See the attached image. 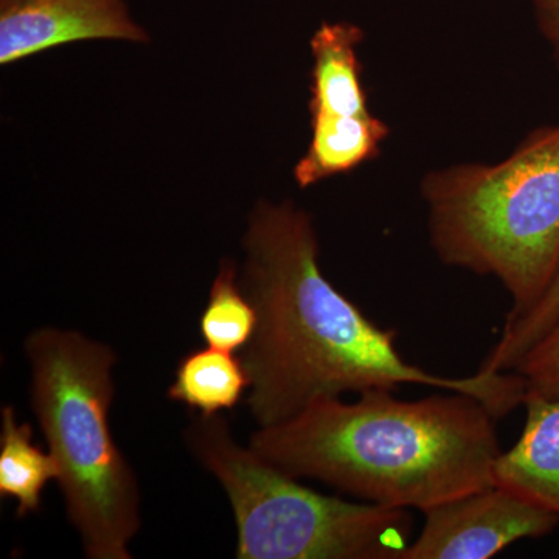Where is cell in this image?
Masks as SVG:
<instances>
[{
  "mask_svg": "<svg viewBox=\"0 0 559 559\" xmlns=\"http://www.w3.org/2000/svg\"><path fill=\"white\" fill-rule=\"evenodd\" d=\"M513 371L524 380L527 393L559 399V322L522 356Z\"/></svg>",
  "mask_w": 559,
  "mask_h": 559,
  "instance_id": "cell-15",
  "label": "cell"
},
{
  "mask_svg": "<svg viewBox=\"0 0 559 559\" xmlns=\"http://www.w3.org/2000/svg\"><path fill=\"white\" fill-rule=\"evenodd\" d=\"M362 31L348 22L322 24L311 38V116L370 117L360 79Z\"/></svg>",
  "mask_w": 559,
  "mask_h": 559,
  "instance_id": "cell-9",
  "label": "cell"
},
{
  "mask_svg": "<svg viewBox=\"0 0 559 559\" xmlns=\"http://www.w3.org/2000/svg\"><path fill=\"white\" fill-rule=\"evenodd\" d=\"M249 374L238 353L200 348L179 360L167 396L202 415L231 411L248 393Z\"/></svg>",
  "mask_w": 559,
  "mask_h": 559,
  "instance_id": "cell-11",
  "label": "cell"
},
{
  "mask_svg": "<svg viewBox=\"0 0 559 559\" xmlns=\"http://www.w3.org/2000/svg\"><path fill=\"white\" fill-rule=\"evenodd\" d=\"M389 127L378 117L311 116V142L294 168L301 189L344 175L380 156Z\"/></svg>",
  "mask_w": 559,
  "mask_h": 559,
  "instance_id": "cell-10",
  "label": "cell"
},
{
  "mask_svg": "<svg viewBox=\"0 0 559 559\" xmlns=\"http://www.w3.org/2000/svg\"><path fill=\"white\" fill-rule=\"evenodd\" d=\"M520 439L500 452L496 485L559 514V399L527 393Z\"/></svg>",
  "mask_w": 559,
  "mask_h": 559,
  "instance_id": "cell-8",
  "label": "cell"
},
{
  "mask_svg": "<svg viewBox=\"0 0 559 559\" xmlns=\"http://www.w3.org/2000/svg\"><path fill=\"white\" fill-rule=\"evenodd\" d=\"M441 263L492 275L524 318L559 271V123L536 128L498 164H459L421 182Z\"/></svg>",
  "mask_w": 559,
  "mask_h": 559,
  "instance_id": "cell-3",
  "label": "cell"
},
{
  "mask_svg": "<svg viewBox=\"0 0 559 559\" xmlns=\"http://www.w3.org/2000/svg\"><path fill=\"white\" fill-rule=\"evenodd\" d=\"M498 418L466 393L406 401L370 389L322 396L296 417L259 428L249 447L296 479L364 502L421 513L496 485Z\"/></svg>",
  "mask_w": 559,
  "mask_h": 559,
  "instance_id": "cell-2",
  "label": "cell"
},
{
  "mask_svg": "<svg viewBox=\"0 0 559 559\" xmlns=\"http://www.w3.org/2000/svg\"><path fill=\"white\" fill-rule=\"evenodd\" d=\"M536 22L559 68V0H533Z\"/></svg>",
  "mask_w": 559,
  "mask_h": 559,
  "instance_id": "cell-16",
  "label": "cell"
},
{
  "mask_svg": "<svg viewBox=\"0 0 559 559\" xmlns=\"http://www.w3.org/2000/svg\"><path fill=\"white\" fill-rule=\"evenodd\" d=\"M425 524L403 559H488L522 539H539L559 514L500 485L425 511Z\"/></svg>",
  "mask_w": 559,
  "mask_h": 559,
  "instance_id": "cell-6",
  "label": "cell"
},
{
  "mask_svg": "<svg viewBox=\"0 0 559 559\" xmlns=\"http://www.w3.org/2000/svg\"><path fill=\"white\" fill-rule=\"evenodd\" d=\"M255 326L257 311L241 288L237 264L224 260L200 318L202 341L209 347L240 353Z\"/></svg>",
  "mask_w": 559,
  "mask_h": 559,
  "instance_id": "cell-13",
  "label": "cell"
},
{
  "mask_svg": "<svg viewBox=\"0 0 559 559\" xmlns=\"http://www.w3.org/2000/svg\"><path fill=\"white\" fill-rule=\"evenodd\" d=\"M146 43L124 0H0V64L80 40Z\"/></svg>",
  "mask_w": 559,
  "mask_h": 559,
  "instance_id": "cell-7",
  "label": "cell"
},
{
  "mask_svg": "<svg viewBox=\"0 0 559 559\" xmlns=\"http://www.w3.org/2000/svg\"><path fill=\"white\" fill-rule=\"evenodd\" d=\"M559 322V271L539 304L524 318L506 323L498 344L479 370L513 371L522 356Z\"/></svg>",
  "mask_w": 559,
  "mask_h": 559,
  "instance_id": "cell-14",
  "label": "cell"
},
{
  "mask_svg": "<svg viewBox=\"0 0 559 559\" xmlns=\"http://www.w3.org/2000/svg\"><path fill=\"white\" fill-rule=\"evenodd\" d=\"M31 406L60 468L66 513L84 557L131 559L140 488L109 426L116 352L75 330L43 326L24 344Z\"/></svg>",
  "mask_w": 559,
  "mask_h": 559,
  "instance_id": "cell-4",
  "label": "cell"
},
{
  "mask_svg": "<svg viewBox=\"0 0 559 559\" xmlns=\"http://www.w3.org/2000/svg\"><path fill=\"white\" fill-rule=\"evenodd\" d=\"M242 249L240 283L257 326L238 355L250 380L246 406L259 428L296 417L322 396L407 384L466 393L498 419L524 406L527 388L516 371L451 378L407 362L396 330L377 325L323 275L318 231L293 202H259Z\"/></svg>",
  "mask_w": 559,
  "mask_h": 559,
  "instance_id": "cell-1",
  "label": "cell"
},
{
  "mask_svg": "<svg viewBox=\"0 0 559 559\" xmlns=\"http://www.w3.org/2000/svg\"><path fill=\"white\" fill-rule=\"evenodd\" d=\"M183 440L219 481L237 525L238 559H403L411 510L320 495L235 440L223 415L194 414Z\"/></svg>",
  "mask_w": 559,
  "mask_h": 559,
  "instance_id": "cell-5",
  "label": "cell"
},
{
  "mask_svg": "<svg viewBox=\"0 0 559 559\" xmlns=\"http://www.w3.org/2000/svg\"><path fill=\"white\" fill-rule=\"evenodd\" d=\"M0 417V496L16 500L17 518H25L39 510L40 495L50 480H58L60 468L33 441L32 426L17 421L13 406H3Z\"/></svg>",
  "mask_w": 559,
  "mask_h": 559,
  "instance_id": "cell-12",
  "label": "cell"
}]
</instances>
